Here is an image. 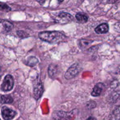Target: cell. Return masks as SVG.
<instances>
[{"mask_svg":"<svg viewBox=\"0 0 120 120\" xmlns=\"http://www.w3.org/2000/svg\"><path fill=\"white\" fill-rule=\"evenodd\" d=\"M0 25L2 26V28L4 30L7 32H9L14 27V25L10 22L8 21H5V20L0 19Z\"/></svg>","mask_w":120,"mask_h":120,"instance_id":"10","label":"cell"},{"mask_svg":"<svg viewBox=\"0 0 120 120\" xmlns=\"http://www.w3.org/2000/svg\"><path fill=\"white\" fill-rule=\"evenodd\" d=\"M87 107L90 108V109H92V108H94L96 106V103H95L94 101H91L87 103Z\"/></svg>","mask_w":120,"mask_h":120,"instance_id":"20","label":"cell"},{"mask_svg":"<svg viewBox=\"0 0 120 120\" xmlns=\"http://www.w3.org/2000/svg\"><path fill=\"white\" fill-rule=\"evenodd\" d=\"M76 116L75 110L70 112L55 111L53 112L52 117L55 120H73Z\"/></svg>","mask_w":120,"mask_h":120,"instance_id":"2","label":"cell"},{"mask_svg":"<svg viewBox=\"0 0 120 120\" xmlns=\"http://www.w3.org/2000/svg\"><path fill=\"white\" fill-rule=\"evenodd\" d=\"M73 19L72 15L67 12H61L55 17V22L57 23L64 24L69 23Z\"/></svg>","mask_w":120,"mask_h":120,"instance_id":"5","label":"cell"},{"mask_svg":"<svg viewBox=\"0 0 120 120\" xmlns=\"http://www.w3.org/2000/svg\"><path fill=\"white\" fill-rule=\"evenodd\" d=\"M91 42H92V41H87V40L86 39L81 40V41H80V46L82 47H83V48H85L87 46L89 45V44H90Z\"/></svg>","mask_w":120,"mask_h":120,"instance_id":"16","label":"cell"},{"mask_svg":"<svg viewBox=\"0 0 120 120\" xmlns=\"http://www.w3.org/2000/svg\"><path fill=\"white\" fill-rule=\"evenodd\" d=\"M86 120H97L95 117H89V118H87Z\"/></svg>","mask_w":120,"mask_h":120,"instance_id":"23","label":"cell"},{"mask_svg":"<svg viewBox=\"0 0 120 120\" xmlns=\"http://www.w3.org/2000/svg\"><path fill=\"white\" fill-rule=\"evenodd\" d=\"M114 30L118 33H120V22H116L113 26Z\"/></svg>","mask_w":120,"mask_h":120,"instance_id":"19","label":"cell"},{"mask_svg":"<svg viewBox=\"0 0 120 120\" xmlns=\"http://www.w3.org/2000/svg\"><path fill=\"white\" fill-rule=\"evenodd\" d=\"M57 71H58V68L57 65L54 64H51L49 65L48 68V74L49 77H51L52 79H53L57 74Z\"/></svg>","mask_w":120,"mask_h":120,"instance_id":"11","label":"cell"},{"mask_svg":"<svg viewBox=\"0 0 120 120\" xmlns=\"http://www.w3.org/2000/svg\"><path fill=\"white\" fill-rule=\"evenodd\" d=\"M39 38L42 41L50 43H57L63 42L66 36L58 31H44L39 34Z\"/></svg>","mask_w":120,"mask_h":120,"instance_id":"1","label":"cell"},{"mask_svg":"<svg viewBox=\"0 0 120 120\" xmlns=\"http://www.w3.org/2000/svg\"><path fill=\"white\" fill-rule=\"evenodd\" d=\"M81 70V68L78 63H75L70 67L66 72L64 77L66 79H71L76 77Z\"/></svg>","mask_w":120,"mask_h":120,"instance_id":"4","label":"cell"},{"mask_svg":"<svg viewBox=\"0 0 120 120\" xmlns=\"http://www.w3.org/2000/svg\"><path fill=\"white\" fill-rule=\"evenodd\" d=\"M45 1L46 0H36V1L39 2L41 5H43L45 3Z\"/></svg>","mask_w":120,"mask_h":120,"instance_id":"22","label":"cell"},{"mask_svg":"<svg viewBox=\"0 0 120 120\" xmlns=\"http://www.w3.org/2000/svg\"><path fill=\"white\" fill-rule=\"evenodd\" d=\"M14 85V79L10 75H7L4 77L2 84L1 86V90L4 92L9 91L13 89Z\"/></svg>","mask_w":120,"mask_h":120,"instance_id":"3","label":"cell"},{"mask_svg":"<svg viewBox=\"0 0 120 120\" xmlns=\"http://www.w3.org/2000/svg\"><path fill=\"white\" fill-rule=\"evenodd\" d=\"M17 35L20 38H25L29 36L28 34H27L26 32L23 31V30H18V31H17Z\"/></svg>","mask_w":120,"mask_h":120,"instance_id":"18","label":"cell"},{"mask_svg":"<svg viewBox=\"0 0 120 120\" xmlns=\"http://www.w3.org/2000/svg\"><path fill=\"white\" fill-rule=\"evenodd\" d=\"M43 93V86L42 82L36 80L34 84V96L36 100H39Z\"/></svg>","mask_w":120,"mask_h":120,"instance_id":"7","label":"cell"},{"mask_svg":"<svg viewBox=\"0 0 120 120\" xmlns=\"http://www.w3.org/2000/svg\"><path fill=\"white\" fill-rule=\"evenodd\" d=\"M57 1H59V2H62L64 0H57Z\"/></svg>","mask_w":120,"mask_h":120,"instance_id":"24","label":"cell"},{"mask_svg":"<svg viewBox=\"0 0 120 120\" xmlns=\"http://www.w3.org/2000/svg\"><path fill=\"white\" fill-rule=\"evenodd\" d=\"M76 18L78 22L80 23H86L88 21V16L82 13H77L76 15Z\"/></svg>","mask_w":120,"mask_h":120,"instance_id":"12","label":"cell"},{"mask_svg":"<svg viewBox=\"0 0 120 120\" xmlns=\"http://www.w3.org/2000/svg\"><path fill=\"white\" fill-rule=\"evenodd\" d=\"M0 100L2 104H11L13 102V98L10 95H2L1 96Z\"/></svg>","mask_w":120,"mask_h":120,"instance_id":"13","label":"cell"},{"mask_svg":"<svg viewBox=\"0 0 120 120\" xmlns=\"http://www.w3.org/2000/svg\"><path fill=\"white\" fill-rule=\"evenodd\" d=\"M38 59L36 58L35 57H29L28 59V62H27V64L30 66H34L36 65L38 63Z\"/></svg>","mask_w":120,"mask_h":120,"instance_id":"15","label":"cell"},{"mask_svg":"<svg viewBox=\"0 0 120 120\" xmlns=\"http://www.w3.org/2000/svg\"><path fill=\"white\" fill-rule=\"evenodd\" d=\"M109 30V26L107 23H104L99 25L95 28V32L98 34H106Z\"/></svg>","mask_w":120,"mask_h":120,"instance_id":"8","label":"cell"},{"mask_svg":"<svg viewBox=\"0 0 120 120\" xmlns=\"http://www.w3.org/2000/svg\"><path fill=\"white\" fill-rule=\"evenodd\" d=\"M1 115L4 120H11L16 116V112L8 107L4 106L1 109Z\"/></svg>","mask_w":120,"mask_h":120,"instance_id":"6","label":"cell"},{"mask_svg":"<svg viewBox=\"0 0 120 120\" xmlns=\"http://www.w3.org/2000/svg\"><path fill=\"white\" fill-rule=\"evenodd\" d=\"M111 120H120V106L114 110L111 114L110 117Z\"/></svg>","mask_w":120,"mask_h":120,"instance_id":"14","label":"cell"},{"mask_svg":"<svg viewBox=\"0 0 120 120\" xmlns=\"http://www.w3.org/2000/svg\"><path fill=\"white\" fill-rule=\"evenodd\" d=\"M0 9L4 11H10L11 10L10 7L5 4H0Z\"/></svg>","mask_w":120,"mask_h":120,"instance_id":"17","label":"cell"},{"mask_svg":"<svg viewBox=\"0 0 120 120\" xmlns=\"http://www.w3.org/2000/svg\"><path fill=\"white\" fill-rule=\"evenodd\" d=\"M118 0H108L107 2L109 4H114L115 2H116Z\"/></svg>","mask_w":120,"mask_h":120,"instance_id":"21","label":"cell"},{"mask_svg":"<svg viewBox=\"0 0 120 120\" xmlns=\"http://www.w3.org/2000/svg\"><path fill=\"white\" fill-rule=\"evenodd\" d=\"M103 87H104V84L101 83H98L94 87L93 90L91 92V96L93 97H98L100 96L101 93L102 92Z\"/></svg>","mask_w":120,"mask_h":120,"instance_id":"9","label":"cell"}]
</instances>
